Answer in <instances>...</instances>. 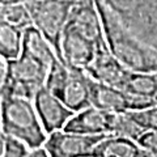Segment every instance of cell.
<instances>
[{
  "mask_svg": "<svg viewBox=\"0 0 157 157\" xmlns=\"http://www.w3.org/2000/svg\"><path fill=\"white\" fill-rule=\"evenodd\" d=\"M96 3L101 14L106 46L111 55L130 71L157 72V50L132 34L102 0H96Z\"/></svg>",
  "mask_w": 157,
  "mask_h": 157,
  "instance_id": "cell-1",
  "label": "cell"
},
{
  "mask_svg": "<svg viewBox=\"0 0 157 157\" xmlns=\"http://www.w3.org/2000/svg\"><path fill=\"white\" fill-rule=\"evenodd\" d=\"M2 134L12 136L30 149L45 145L47 132L43 128L33 100L8 93H0Z\"/></svg>",
  "mask_w": 157,
  "mask_h": 157,
  "instance_id": "cell-2",
  "label": "cell"
},
{
  "mask_svg": "<svg viewBox=\"0 0 157 157\" xmlns=\"http://www.w3.org/2000/svg\"><path fill=\"white\" fill-rule=\"evenodd\" d=\"M48 68L37 59L22 52L14 60L2 59V84L0 93L25 97L33 100L46 84Z\"/></svg>",
  "mask_w": 157,
  "mask_h": 157,
  "instance_id": "cell-3",
  "label": "cell"
},
{
  "mask_svg": "<svg viewBox=\"0 0 157 157\" xmlns=\"http://www.w3.org/2000/svg\"><path fill=\"white\" fill-rule=\"evenodd\" d=\"M102 2L132 34L157 50V0Z\"/></svg>",
  "mask_w": 157,
  "mask_h": 157,
  "instance_id": "cell-4",
  "label": "cell"
},
{
  "mask_svg": "<svg viewBox=\"0 0 157 157\" xmlns=\"http://www.w3.org/2000/svg\"><path fill=\"white\" fill-rule=\"evenodd\" d=\"M72 2L68 0H29L33 26H36L52 45L60 59V41L70 18ZM62 60V59H60Z\"/></svg>",
  "mask_w": 157,
  "mask_h": 157,
  "instance_id": "cell-5",
  "label": "cell"
},
{
  "mask_svg": "<svg viewBox=\"0 0 157 157\" xmlns=\"http://www.w3.org/2000/svg\"><path fill=\"white\" fill-rule=\"evenodd\" d=\"M90 84V101L92 106H96L101 110L123 114L128 111H140L153 106L157 101L149 98L136 97L128 94L119 88L106 85L98 82L89 76Z\"/></svg>",
  "mask_w": 157,
  "mask_h": 157,
  "instance_id": "cell-6",
  "label": "cell"
},
{
  "mask_svg": "<svg viewBox=\"0 0 157 157\" xmlns=\"http://www.w3.org/2000/svg\"><path fill=\"white\" fill-rule=\"evenodd\" d=\"M109 135H81L60 130L47 136L43 148L51 157H93L97 145Z\"/></svg>",
  "mask_w": 157,
  "mask_h": 157,
  "instance_id": "cell-7",
  "label": "cell"
},
{
  "mask_svg": "<svg viewBox=\"0 0 157 157\" xmlns=\"http://www.w3.org/2000/svg\"><path fill=\"white\" fill-rule=\"evenodd\" d=\"M101 50L94 42L71 26H66L60 41V59L67 66L86 70Z\"/></svg>",
  "mask_w": 157,
  "mask_h": 157,
  "instance_id": "cell-8",
  "label": "cell"
},
{
  "mask_svg": "<svg viewBox=\"0 0 157 157\" xmlns=\"http://www.w3.org/2000/svg\"><path fill=\"white\" fill-rule=\"evenodd\" d=\"M33 102L47 135L64 130L71 118L75 115V111H72L60 98L52 94L45 86L37 92Z\"/></svg>",
  "mask_w": 157,
  "mask_h": 157,
  "instance_id": "cell-9",
  "label": "cell"
},
{
  "mask_svg": "<svg viewBox=\"0 0 157 157\" xmlns=\"http://www.w3.org/2000/svg\"><path fill=\"white\" fill-rule=\"evenodd\" d=\"M115 113L101 110L96 106H89L75 113L66 126V131L81 135H113L115 128Z\"/></svg>",
  "mask_w": 157,
  "mask_h": 157,
  "instance_id": "cell-10",
  "label": "cell"
},
{
  "mask_svg": "<svg viewBox=\"0 0 157 157\" xmlns=\"http://www.w3.org/2000/svg\"><path fill=\"white\" fill-rule=\"evenodd\" d=\"M85 72L98 82L123 89V85L131 71L111 55L109 48H105L97 54L96 59Z\"/></svg>",
  "mask_w": 157,
  "mask_h": 157,
  "instance_id": "cell-11",
  "label": "cell"
},
{
  "mask_svg": "<svg viewBox=\"0 0 157 157\" xmlns=\"http://www.w3.org/2000/svg\"><path fill=\"white\" fill-rule=\"evenodd\" d=\"M70 67V76L59 98L72 111H80L92 106L89 75L80 68Z\"/></svg>",
  "mask_w": 157,
  "mask_h": 157,
  "instance_id": "cell-12",
  "label": "cell"
},
{
  "mask_svg": "<svg viewBox=\"0 0 157 157\" xmlns=\"http://www.w3.org/2000/svg\"><path fill=\"white\" fill-rule=\"evenodd\" d=\"M93 157H153L137 141L128 137L109 135L97 145Z\"/></svg>",
  "mask_w": 157,
  "mask_h": 157,
  "instance_id": "cell-13",
  "label": "cell"
},
{
  "mask_svg": "<svg viewBox=\"0 0 157 157\" xmlns=\"http://www.w3.org/2000/svg\"><path fill=\"white\" fill-rule=\"evenodd\" d=\"M22 52L37 59L48 70L56 60H60L52 45L43 37V34L36 26H30L24 30V50Z\"/></svg>",
  "mask_w": 157,
  "mask_h": 157,
  "instance_id": "cell-14",
  "label": "cell"
},
{
  "mask_svg": "<svg viewBox=\"0 0 157 157\" xmlns=\"http://www.w3.org/2000/svg\"><path fill=\"white\" fill-rule=\"evenodd\" d=\"M122 90L136 97L157 101V72L131 71Z\"/></svg>",
  "mask_w": 157,
  "mask_h": 157,
  "instance_id": "cell-15",
  "label": "cell"
},
{
  "mask_svg": "<svg viewBox=\"0 0 157 157\" xmlns=\"http://www.w3.org/2000/svg\"><path fill=\"white\" fill-rule=\"evenodd\" d=\"M24 50V30L0 21V56L4 60L20 58Z\"/></svg>",
  "mask_w": 157,
  "mask_h": 157,
  "instance_id": "cell-16",
  "label": "cell"
},
{
  "mask_svg": "<svg viewBox=\"0 0 157 157\" xmlns=\"http://www.w3.org/2000/svg\"><path fill=\"white\" fill-rule=\"evenodd\" d=\"M0 20L2 22H6L20 30H26L28 28L33 26L32 14L26 3L0 6Z\"/></svg>",
  "mask_w": 157,
  "mask_h": 157,
  "instance_id": "cell-17",
  "label": "cell"
},
{
  "mask_svg": "<svg viewBox=\"0 0 157 157\" xmlns=\"http://www.w3.org/2000/svg\"><path fill=\"white\" fill-rule=\"evenodd\" d=\"M0 157H29L32 149L25 143L4 134H0Z\"/></svg>",
  "mask_w": 157,
  "mask_h": 157,
  "instance_id": "cell-18",
  "label": "cell"
},
{
  "mask_svg": "<svg viewBox=\"0 0 157 157\" xmlns=\"http://www.w3.org/2000/svg\"><path fill=\"white\" fill-rule=\"evenodd\" d=\"M130 113L145 130H157V102L145 110Z\"/></svg>",
  "mask_w": 157,
  "mask_h": 157,
  "instance_id": "cell-19",
  "label": "cell"
},
{
  "mask_svg": "<svg viewBox=\"0 0 157 157\" xmlns=\"http://www.w3.org/2000/svg\"><path fill=\"white\" fill-rule=\"evenodd\" d=\"M137 143L148 153L157 157V130H145L137 139Z\"/></svg>",
  "mask_w": 157,
  "mask_h": 157,
  "instance_id": "cell-20",
  "label": "cell"
},
{
  "mask_svg": "<svg viewBox=\"0 0 157 157\" xmlns=\"http://www.w3.org/2000/svg\"><path fill=\"white\" fill-rule=\"evenodd\" d=\"M29 157H51V156L47 153V151L43 147H41V148H37V149H32Z\"/></svg>",
  "mask_w": 157,
  "mask_h": 157,
  "instance_id": "cell-21",
  "label": "cell"
},
{
  "mask_svg": "<svg viewBox=\"0 0 157 157\" xmlns=\"http://www.w3.org/2000/svg\"><path fill=\"white\" fill-rule=\"evenodd\" d=\"M29 0H0L2 6H12V4H20V3H26Z\"/></svg>",
  "mask_w": 157,
  "mask_h": 157,
  "instance_id": "cell-22",
  "label": "cell"
},
{
  "mask_svg": "<svg viewBox=\"0 0 157 157\" xmlns=\"http://www.w3.org/2000/svg\"><path fill=\"white\" fill-rule=\"evenodd\" d=\"M68 2H72V3H75V2H76V0H68Z\"/></svg>",
  "mask_w": 157,
  "mask_h": 157,
  "instance_id": "cell-23",
  "label": "cell"
}]
</instances>
